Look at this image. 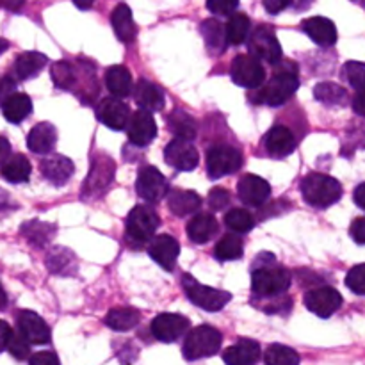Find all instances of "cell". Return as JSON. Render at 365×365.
<instances>
[{
	"label": "cell",
	"instance_id": "6da1fadb",
	"mask_svg": "<svg viewBox=\"0 0 365 365\" xmlns=\"http://www.w3.org/2000/svg\"><path fill=\"white\" fill-rule=\"evenodd\" d=\"M302 192L309 205L327 209L341 200L342 185L330 175L310 173L303 178Z\"/></svg>",
	"mask_w": 365,
	"mask_h": 365
},
{
	"label": "cell",
	"instance_id": "7a4b0ae2",
	"mask_svg": "<svg viewBox=\"0 0 365 365\" xmlns=\"http://www.w3.org/2000/svg\"><path fill=\"white\" fill-rule=\"evenodd\" d=\"M291 285V273L285 267L271 266H255L252 273V291L260 298H274V296L284 294Z\"/></svg>",
	"mask_w": 365,
	"mask_h": 365
},
{
	"label": "cell",
	"instance_id": "3957f363",
	"mask_svg": "<svg viewBox=\"0 0 365 365\" xmlns=\"http://www.w3.org/2000/svg\"><path fill=\"white\" fill-rule=\"evenodd\" d=\"M298 66L291 64L289 70L277 71L274 77L271 78L267 84L262 86L260 93L257 95V100L262 103H267V106L271 107L284 106V103L289 102V98L298 91Z\"/></svg>",
	"mask_w": 365,
	"mask_h": 365
},
{
	"label": "cell",
	"instance_id": "277c9868",
	"mask_svg": "<svg viewBox=\"0 0 365 365\" xmlns=\"http://www.w3.org/2000/svg\"><path fill=\"white\" fill-rule=\"evenodd\" d=\"M221 337L220 331L216 328L203 324V327H196L187 334L184 341V355L187 360H200L209 359V356L216 355L221 348Z\"/></svg>",
	"mask_w": 365,
	"mask_h": 365
},
{
	"label": "cell",
	"instance_id": "5b68a950",
	"mask_svg": "<svg viewBox=\"0 0 365 365\" xmlns=\"http://www.w3.org/2000/svg\"><path fill=\"white\" fill-rule=\"evenodd\" d=\"M182 285H184V291L185 294H187L189 302H191L192 305L200 307V309L207 310V312H220L221 309H225V305H227L232 298L228 292L202 285L200 282H196L191 274H184Z\"/></svg>",
	"mask_w": 365,
	"mask_h": 365
},
{
	"label": "cell",
	"instance_id": "8992f818",
	"mask_svg": "<svg viewBox=\"0 0 365 365\" xmlns=\"http://www.w3.org/2000/svg\"><path fill=\"white\" fill-rule=\"evenodd\" d=\"M159 225L160 220L155 210L146 205H138L128 212L127 235L130 241L145 245V242L152 241Z\"/></svg>",
	"mask_w": 365,
	"mask_h": 365
},
{
	"label": "cell",
	"instance_id": "52a82bcc",
	"mask_svg": "<svg viewBox=\"0 0 365 365\" xmlns=\"http://www.w3.org/2000/svg\"><path fill=\"white\" fill-rule=\"evenodd\" d=\"M242 166V155L237 148L232 146L221 145L214 146L207 153V173L210 178H221L227 175L235 173L241 170Z\"/></svg>",
	"mask_w": 365,
	"mask_h": 365
},
{
	"label": "cell",
	"instance_id": "ba28073f",
	"mask_svg": "<svg viewBox=\"0 0 365 365\" xmlns=\"http://www.w3.org/2000/svg\"><path fill=\"white\" fill-rule=\"evenodd\" d=\"M248 48L250 56H253L255 59H264L271 64H278L282 61V46L278 43L277 34L273 32V29L266 27V25H260L253 31V34L250 36Z\"/></svg>",
	"mask_w": 365,
	"mask_h": 365
},
{
	"label": "cell",
	"instance_id": "9c48e42d",
	"mask_svg": "<svg viewBox=\"0 0 365 365\" xmlns=\"http://www.w3.org/2000/svg\"><path fill=\"white\" fill-rule=\"evenodd\" d=\"M230 75L232 81L235 84L242 86V88H260L266 78V71L264 66L260 64L259 59H255L253 56L246 53V56H237L232 61L230 66Z\"/></svg>",
	"mask_w": 365,
	"mask_h": 365
},
{
	"label": "cell",
	"instance_id": "30bf717a",
	"mask_svg": "<svg viewBox=\"0 0 365 365\" xmlns=\"http://www.w3.org/2000/svg\"><path fill=\"white\" fill-rule=\"evenodd\" d=\"M135 191L145 202L159 203L168 196V180L157 168L146 166L139 171Z\"/></svg>",
	"mask_w": 365,
	"mask_h": 365
},
{
	"label": "cell",
	"instance_id": "8fae6325",
	"mask_svg": "<svg viewBox=\"0 0 365 365\" xmlns=\"http://www.w3.org/2000/svg\"><path fill=\"white\" fill-rule=\"evenodd\" d=\"M191 323L180 314H160L152 321V334L160 342H177L184 337Z\"/></svg>",
	"mask_w": 365,
	"mask_h": 365
},
{
	"label": "cell",
	"instance_id": "7c38bea8",
	"mask_svg": "<svg viewBox=\"0 0 365 365\" xmlns=\"http://www.w3.org/2000/svg\"><path fill=\"white\" fill-rule=\"evenodd\" d=\"M114 177V163L107 157L98 155L93 159L91 171H89V177L86 180L84 189H82V195L86 198H91V196H98L109 187V184L113 182Z\"/></svg>",
	"mask_w": 365,
	"mask_h": 365
},
{
	"label": "cell",
	"instance_id": "4fadbf2b",
	"mask_svg": "<svg viewBox=\"0 0 365 365\" xmlns=\"http://www.w3.org/2000/svg\"><path fill=\"white\" fill-rule=\"evenodd\" d=\"M305 307L317 317H331L342 307V296L334 287H319L307 292Z\"/></svg>",
	"mask_w": 365,
	"mask_h": 365
},
{
	"label": "cell",
	"instance_id": "5bb4252c",
	"mask_svg": "<svg viewBox=\"0 0 365 365\" xmlns=\"http://www.w3.org/2000/svg\"><path fill=\"white\" fill-rule=\"evenodd\" d=\"M164 160L178 171H192L198 166L200 155L196 146L191 145V141L175 139L164 148Z\"/></svg>",
	"mask_w": 365,
	"mask_h": 365
},
{
	"label": "cell",
	"instance_id": "9a60e30c",
	"mask_svg": "<svg viewBox=\"0 0 365 365\" xmlns=\"http://www.w3.org/2000/svg\"><path fill=\"white\" fill-rule=\"evenodd\" d=\"M128 141L135 146H148L157 135V123L146 110L139 109L130 116L127 123Z\"/></svg>",
	"mask_w": 365,
	"mask_h": 365
},
{
	"label": "cell",
	"instance_id": "2e32d148",
	"mask_svg": "<svg viewBox=\"0 0 365 365\" xmlns=\"http://www.w3.org/2000/svg\"><path fill=\"white\" fill-rule=\"evenodd\" d=\"M96 116L110 130H125L130 120V109L120 98H103L96 109Z\"/></svg>",
	"mask_w": 365,
	"mask_h": 365
},
{
	"label": "cell",
	"instance_id": "e0dca14e",
	"mask_svg": "<svg viewBox=\"0 0 365 365\" xmlns=\"http://www.w3.org/2000/svg\"><path fill=\"white\" fill-rule=\"evenodd\" d=\"M237 195L245 205L260 207L269 198L271 187L264 178L257 175H245L237 184Z\"/></svg>",
	"mask_w": 365,
	"mask_h": 365
},
{
	"label": "cell",
	"instance_id": "ac0fdd59",
	"mask_svg": "<svg viewBox=\"0 0 365 365\" xmlns=\"http://www.w3.org/2000/svg\"><path fill=\"white\" fill-rule=\"evenodd\" d=\"M18 330L27 339L29 344H48L50 342V328L38 314L31 310H21L18 314Z\"/></svg>",
	"mask_w": 365,
	"mask_h": 365
},
{
	"label": "cell",
	"instance_id": "d6986e66",
	"mask_svg": "<svg viewBox=\"0 0 365 365\" xmlns=\"http://www.w3.org/2000/svg\"><path fill=\"white\" fill-rule=\"evenodd\" d=\"M148 253L153 262L159 264L163 269L171 271L175 267V264H177L180 246H178L177 239L171 237V235H157V237L152 239Z\"/></svg>",
	"mask_w": 365,
	"mask_h": 365
},
{
	"label": "cell",
	"instance_id": "ffe728a7",
	"mask_svg": "<svg viewBox=\"0 0 365 365\" xmlns=\"http://www.w3.org/2000/svg\"><path fill=\"white\" fill-rule=\"evenodd\" d=\"M264 146L273 157H287L296 150V138L287 127L277 125L264 135Z\"/></svg>",
	"mask_w": 365,
	"mask_h": 365
},
{
	"label": "cell",
	"instance_id": "44dd1931",
	"mask_svg": "<svg viewBox=\"0 0 365 365\" xmlns=\"http://www.w3.org/2000/svg\"><path fill=\"white\" fill-rule=\"evenodd\" d=\"M303 31L305 34L317 43L319 46H331L337 41V27L331 20L324 16H314L303 21Z\"/></svg>",
	"mask_w": 365,
	"mask_h": 365
},
{
	"label": "cell",
	"instance_id": "7402d4cb",
	"mask_svg": "<svg viewBox=\"0 0 365 365\" xmlns=\"http://www.w3.org/2000/svg\"><path fill=\"white\" fill-rule=\"evenodd\" d=\"M73 163L63 155H50L41 163V173L50 184L64 185L73 175Z\"/></svg>",
	"mask_w": 365,
	"mask_h": 365
},
{
	"label": "cell",
	"instance_id": "603a6c76",
	"mask_svg": "<svg viewBox=\"0 0 365 365\" xmlns=\"http://www.w3.org/2000/svg\"><path fill=\"white\" fill-rule=\"evenodd\" d=\"M57 143V132L52 123H38L27 135V146L38 155H46Z\"/></svg>",
	"mask_w": 365,
	"mask_h": 365
},
{
	"label": "cell",
	"instance_id": "cb8c5ba5",
	"mask_svg": "<svg viewBox=\"0 0 365 365\" xmlns=\"http://www.w3.org/2000/svg\"><path fill=\"white\" fill-rule=\"evenodd\" d=\"M110 24H113L114 34L121 43H132L138 36V27L132 18V11L127 4H120L110 14Z\"/></svg>",
	"mask_w": 365,
	"mask_h": 365
},
{
	"label": "cell",
	"instance_id": "d4e9b609",
	"mask_svg": "<svg viewBox=\"0 0 365 365\" xmlns=\"http://www.w3.org/2000/svg\"><path fill=\"white\" fill-rule=\"evenodd\" d=\"M260 359V346L255 341L242 339L237 344L225 351L223 360L227 365H253Z\"/></svg>",
	"mask_w": 365,
	"mask_h": 365
},
{
	"label": "cell",
	"instance_id": "484cf974",
	"mask_svg": "<svg viewBox=\"0 0 365 365\" xmlns=\"http://www.w3.org/2000/svg\"><path fill=\"white\" fill-rule=\"evenodd\" d=\"M168 207L175 216L184 217L189 214H195L202 207V198L195 191L173 189L171 192H168Z\"/></svg>",
	"mask_w": 365,
	"mask_h": 365
},
{
	"label": "cell",
	"instance_id": "4316f807",
	"mask_svg": "<svg viewBox=\"0 0 365 365\" xmlns=\"http://www.w3.org/2000/svg\"><path fill=\"white\" fill-rule=\"evenodd\" d=\"M134 100L141 107V110H146V113H155L164 107V93L148 81H139L135 84Z\"/></svg>",
	"mask_w": 365,
	"mask_h": 365
},
{
	"label": "cell",
	"instance_id": "83f0119b",
	"mask_svg": "<svg viewBox=\"0 0 365 365\" xmlns=\"http://www.w3.org/2000/svg\"><path fill=\"white\" fill-rule=\"evenodd\" d=\"M217 232V221L212 214H196L187 225V235L192 242L196 245H205L207 241L216 235Z\"/></svg>",
	"mask_w": 365,
	"mask_h": 365
},
{
	"label": "cell",
	"instance_id": "f1b7e54d",
	"mask_svg": "<svg viewBox=\"0 0 365 365\" xmlns=\"http://www.w3.org/2000/svg\"><path fill=\"white\" fill-rule=\"evenodd\" d=\"M106 86L114 98H125L132 93V75L125 66H110L106 73Z\"/></svg>",
	"mask_w": 365,
	"mask_h": 365
},
{
	"label": "cell",
	"instance_id": "f546056e",
	"mask_svg": "<svg viewBox=\"0 0 365 365\" xmlns=\"http://www.w3.org/2000/svg\"><path fill=\"white\" fill-rule=\"evenodd\" d=\"M4 118L11 123H21L32 113V102L25 93H13L2 102Z\"/></svg>",
	"mask_w": 365,
	"mask_h": 365
},
{
	"label": "cell",
	"instance_id": "4dcf8cb0",
	"mask_svg": "<svg viewBox=\"0 0 365 365\" xmlns=\"http://www.w3.org/2000/svg\"><path fill=\"white\" fill-rule=\"evenodd\" d=\"M46 56L39 52H25L20 53L14 61V73L21 81H29V78H34L36 75H39V71L46 66Z\"/></svg>",
	"mask_w": 365,
	"mask_h": 365
},
{
	"label": "cell",
	"instance_id": "1f68e13d",
	"mask_svg": "<svg viewBox=\"0 0 365 365\" xmlns=\"http://www.w3.org/2000/svg\"><path fill=\"white\" fill-rule=\"evenodd\" d=\"M166 123L171 134L182 141H192L196 138V132H198L196 121L185 110H173L166 118Z\"/></svg>",
	"mask_w": 365,
	"mask_h": 365
},
{
	"label": "cell",
	"instance_id": "d6a6232c",
	"mask_svg": "<svg viewBox=\"0 0 365 365\" xmlns=\"http://www.w3.org/2000/svg\"><path fill=\"white\" fill-rule=\"evenodd\" d=\"M139 312L130 307H120V309H113L107 312L106 324L114 331H128L139 324Z\"/></svg>",
	"mask_w": 365,
	"mask_h": 365
},
{
	"label": "cell",
	"instance_id": "836d02e7",
	"mask_svg": "<svg viewBox=\"0 0 365 365\" xmlns=\"http://www.w3.org/2000/svg\"><path fill=\"white\" fill-rule=\"evenodd\" d=\"M2 177L11 184H24L31 177V163L25 155H11L0 170Z\"/></svg>",
	"mask_w": 365,
	"mask_h": 365
},
{
	"label": "cell",
	"instance_id": "e575fe53",
	"mask_svg": "<svg viewBox=\"0 0 365 365\" xmlns=\"http://www.w3.org/2000/svg\"><path fill=\"white\" fill-rule=\"evenodd\" d=\"M205 45L209 52L220 53L227 46V34H225V25L217 20H205L200 27Z\"/></svg>",
	"mask_w": 365,
	"mask_h": 365
},
{
	"label": "cell",
	"instance_id": "d590c367",
	"mask_svg": "<svg viewBox=\"0 0 365 365\" xmlns=\"http://www.w3.org/2000/svg\"><path fill=\"white\" fill-rule=\"evenodd\" d=\"M245 253V245H242L241 237L235 234H227L217 241L216 248H214V255L221 262H228V260L241 259Z\"/></svg>",
	"mask_w": 365,
	"mask_h": 365
},
{
	"label": "cell",
	"instance_id": "8d00e7d4",
	"mask_svg": "<svg viewBox=\"0 0 365 365\" xmlns=\"http://www.w3.org/2000/svg\"><path fill=\"white\" fill-rule=\"evenodd\" d=\"M314 96H316L317 102L324 103V106L337 107L344 106L346 98H348V93L342 86L334 84V82H321L314 88Z\"/></svg>",
	"mask_w": 365,
	"mask_h": 365
},
{
	"label": "cell",
	"instance_id": "74e56055",
	"mask_svg": "<svg viewBox=\"0 0 365 365\" xmlns=\"http://www.w3.org/2000/svg\"><path fill=\"white\" fill-rule=\"evenodd\" d=\"M227 43L230 45H241L246 41L250 34V18L245 13H234L225 27Z\"/></svg>",
	"mask_w": 365,
	"mask_h": 365
},
{
	"label": "cell",
	"instance_id": "f35d334b",
	"mask_svg": "<svg viewBox=\"0 0 365 365\" xmlns=\"http://www.w3.org/2000/svg\"><path fill=\"white\" fill-rule=\"evenodd\" d=\"M21 234L29 239V242L34 246H45L56 234V227L41 221H29L21 227Z\"/></svg>",
	"mask_w": 365,
	"mask_h": 365
},
{
	"label": "cell",
	"instance_id": "ab89813d",
	"mask_svg": "<svg viewBox=\"0 0 365 365\" xmlns=\"http://www.w3.org/2000/svg\"><path fill=\"white\" fill-rule=\"evenodd\" d=\"M46 266L56 274H71L75 271V257L68 250L56 248L46 259Z\"/></svg>",
	"mask_w": 365,
	"mask_h": 365
},
{
	"label": "cell",
	"instance_id": "60d3db41",
	"mask_svg": "<svg viewBox=\"0 0 365 365\" xmlns=\"http://www.w3.org/2000/svg\"><path fill=\"white\" fill-rule=\"evenodd\" d=\"M264 364L266 365H299V355L294 349L282 344H273L267 348L264 355Z\"/></svg>",
	"mask_w": 365,
	"mask_h": 365
},
{
	"label": "cell",
	"instance_id": "b9f144b4",
	"mask_svg": "<svg viewBox=\"0 0 365 365\" xmlns=\"http://www.w3.org/2000/svg\"><path fill=\"white\" fill-rule=\"evenodd\" d=\"M225 225L237 234H248L255 221L246 209H232L225 214Z\"/></svg>",
	"mask_w": 365,
	"mask_h": 365
},
{
	"label": "cell",
	"instance_id": "7bdbcfd3",
	"mask_svg": "<svg viewBox=\"0 0 365 365\" xmlns=\"http://www.w3.org/2000/svg\"><path fill=\"white\" fill-rule=\"evenodd\" d=\"M50 75H52L53 84L61 89H71L75 86V82H77V78H75V68L68 61H59V63L53 64L52 70H50Z\"/></svg>",
	"mask_w": 365,
	"mask_h": 365
},
{
	"label": "cell",
	"instance_id": "ee69618b",
	"mask_svg": "<svg viewBox=\"0 0 365 365\" xmlns=\"http://www.w3.org/2000/svg\"><path fill=\"white\" fill-rule=\"evenodd\" d=\"M342 77L359 93L365 91V63H359V61L346 63L344 68H342Z\"/></svg>",
	"mask_w": 365,
	"mask_h": 365
},
{
	"label": "cell",
	"instance_id": "f6af8a7d",
	"mask_svg": "<svg viewBox=\"0 0 365 365\" xmlns=\"http://www.w3.org/2000/svg\"><path fill=\"white\" fill-rule=\"evenodd\" d=\"M346 285L351 292L365 296V264H359L346 274Z\"/></svg>",
	"mask_w": 365,
	"mask_h": 365
},
{
	"label": "cell",
	"instance_id": "bcb514c9",
	"mask_svg": "<svg viewBox=\"0 0 365 365\" xmlns=\"http://www.w3.org/2000/svg\"><path fill=\"white\" fill-rule=\"evenodd\" d=\"M7 349H9L11 355L18 360H25L29 355H31V344L27 342V339L18 331V334L11 335V341L7 344Z\"/></svg>",
	"mask_w": 365,
	"mask_h": 365
},
{
	"label": "cell",
	"instance_id": "7dc6e473",
	"mask_svg": "<svg viewBox=\"0 0 365 365\" xmlns=\"http://www.w3.org/2000/svg\"><path fill=\"white\" fill-rule=\"evenodd\" d=\"M239 0H207V7L210 13L220 14V16H227V14H234L237 9Z\"/></svg>",
	"mask_w": 365,
	"mask_h": 365
},
{
	"label": "cell",
	"instance_id": "c3c4849f",
	"mask_svg": "<svg viewBox=\"0 0 365 365\" xmlns=\"http://www.w3.org/2000/svg\"><path fill=\"white\" fill-rule=\"evenodd\" d=\"M230 203V192L227 189L216 187L210 191L209 195V205L212 210H225V207H228Z\"/></svg>",
	"mask_w": 365,
	"mask_h": 365
},
{
	"label": "cell",
	"instance_id": "681fc988",
	"mask_svg": "<svg viewBox=\"0 0 365 365\" xmlns=\"http://www.w3.org/2000/svg\"><path fill=\"white\" fill-rule=\"evenodd\" d=\"M349 235H351L356 245L365 246V217H359V220L353 221L351 228H349Z\"/></svg>",
	"mask_w": 365,
	"mask_h": 365
},
{
	"label": "cell",
	"instance_id": "f907efd6",
	"mask_svg": "<svg viewBox=\"0 0 365 365\" xmlns=\"http://www.w3.org/2000/svg\"><path fill=\"white\" fill-rule=\"evenodd\" d=\"M29 365H61L59 359L50 351H39L34 353L29 360Z\"/></svg>",
	"mask_w": 365,
	"mask_h": 365
},
{
	"label": "cell",
	"instance_id": "816d5d0a",
	"mask_svg": "<svg viewBox=\"0 0 365 365\" xmlns=\"http://www.w3.org/2000/svg\"><path fill=\"white\" fill-rule=\"evenodd\" d=\"M264 7L269 14H278L289 7V0H264Z\"/></svg>",
	"mask_w": 365,
	"mask_h": 365
},
{
	"label": "cell",
	"instance_id": "f5cc1de1",
	"mask_svg": "<svg viewBox=\"0 0 365 365\" xmlns=\"http://www.w3.org/2000/svg\"><path fill=\"white\" fill-rule=\"evenodd\" d=\"M11 335H13V331H11L9 324H7L6 321H0V353H2L4 349H7Z\"/></svg>",
	"mask_w": 365,
	"mask_h": 365
},
{
	"label": "cell",
	"instance_id": "db71d44e",
	"mask_svg": "<svg viewBox=\"0 0 365 365\" xmlns=\"http://www.w3.org/2000/svg\"><path fill=\"white\" fill-rule=\"evenodd\" d=\"M14 91V82L7 77H0V100H6L7 96L13 95Z\"/></svg>",
	"mask_w": 365,
	"mask_h": 365
},
{
	"label": "cell",
	"instance_id": "11a10c76",
	"mask_svg": "<svg viewBox=\"0 0 365 365\" xmlns=\"http://www.w3.org/2000/svg\"><path fill=\"white\" fill-rule=\"evenodd\" d=\"M353 109H355L359 116L365 118V91L356 93V96L353 98Z\"/></svg>",
	"mask_w": 365,
	"mask_h": 365
},
{
	"label": "cell",
	"instance_id": "9f6ffc18",
	"mask_svg": "<svg viewBox=\"0 0 365 365\" xmlns=\"http://www.w3.org/2000/svg\"><path fill=\"white\" fill-rule=\"evenodd\" d=\"M11 157V145L6 138H0V166Z\"/></svg>",
	"mask_w": 365,
	"mask_h": 365
},
{
	"label": "cell",
	"instance_id": "6f0895ef",
	"mask_svg": "<svg viewBox=\"0 0 365 365\" xmlns=\"http://www.w3.org/2000/svg\"><path fill=\"white\" fill-rule=\"evenodd\" d=\"M353 198H355L356 205H359L362 210H365V182L355 189V192H353Z\"/></svg>",
	"mask_w": 365,
	"mask_h": 365
},
{
	"label": "cell",
	"instance_id": "680465c9",
	"mask_svg": "<svg viewBox=\"0 0 365 365\" xmlns=\"http://www.w3.org/2000/svg\"><path fill=\"white\" fill-rule=\"evenodd\" d=\"M314 0H289V6L294 7L296 11H307L312 6Z\"/></svg>",
	"mask_w": 365,
	"mask_h": 365
},
{
	"label": "cell",
	"instance_id": "91938a15",
	"mask_svg": "<svg viewBox=\"0 0 365 365\" xmlns=\"http://www.w3.org/2000/svg\"><path fill=\"white\" fill-rule=\"evenodd\" d=\"M25 4V0H2V6L6 7V9H11V11H18L21 6Z\"/></svg>",
	"mask_w": 365,
	"mask_h": 365
},
{
	"label": "cell",
	"instance_id": "94428289",
	"mask_svg": "<svg viewBox=\"0 0 365 365\" xmlns=\"http://www.w3.org/2000/svg\"><path fill=\"white\" fill-rule=\"evenodd\" d=\"M7 207H9V195L0 189V210H6Z\"/></svg>",
	"mask_w": 365,
	"mask_h": 365
},
{
	"label": "cell",
	"instance_id": "6125c7cd",
	"mask_svg": "<svg viewBox=\"0 0 365 365\" xmlns=\"http://www.w3.org/2000/svg\"><path fill=\"white\" fill-rule=\"evenodd\" d=\"M73 4L78 9H89L95 4V0H73Z\"/></svg>",
	"mask_w": 365,
	"mask_h": 365
},
{
	"label": "cell",
	"instance_id": "be15d7a7",
	"mask_svg": "<svg viewBox=\"0 0 365 365\" xmlns=\"http://www.w3.org/2000/svg\"><path fill=\"white\" fill-rule=\"evenodd\" d=\"M7 305V298H6V292H4V289L0 287V309H4V307Z\"/></svg>",
	"mask_w": 365,
	"mask_h": 365
},
{
	"label": "cell",
	"instance_id": "e7e4bbea",
	"mask_svg": "<svg viewBox=\"0 0 365 365\" xmlns=\"http://www.w3.org/2000/svg\"><path fill=\"white\" fill-rule=\"evenodd\" d=\"M7 50V41H4V39H0V53L6 52Z\"/></svg>",
	"mask_w": 365,
	"mask_h": 365
},
{
	"label": "cell",
	"instance_id": "03108f58",
	"mask_svg": "<svg viewBox=\"0 0 365 365\" xmlns=\"http://www.w3.org/2000/svg\"><path fill=\"white\" fill-rule=\"evenodd\" d=\"M353 2H355V4H359L360 7H364V9H365V0H353Z\"/></svg>",
	"mask_w": 365,
	"mask_h": 365
}]
</instances>
